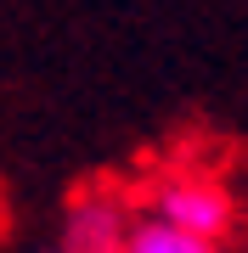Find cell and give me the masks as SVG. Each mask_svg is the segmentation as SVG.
Returning a JSON list of instances; mask_svg holds the SVG:
<instances>
[{
  "label": "cell",
  "mask_w": 248,
  "mask_h": 253,
  "mask_svg": "<svg viewBox=\"0 0 248 253\" xmlns=\"http://www.w3.org/2000/svg\"><path fill=\"white\" fill-rule=\"evenodd\" d=\"M147 214L169 219V225L203 236L209 248H220L231 231H237V197L214 180V174H198V169H181V174H164L152 191H147Z\"/></svg>",
  "instance_id": "cell-1"
},
{
  "label": "cell",
  "mask_w": 248,
  "mask_h": 253,
  "mask_svg": "<svg viewBox=\"0 0 248 253\" xmlns=\"http://www.w3.org/2000/svg\"><path fill=\"white\" fill-rule=\"evenodd\" d=\"M130 231V203L119 191H79L62 214V242L68 253H124Z\"/></svg>",
  "instance_id": "cell-2"
},
{
  "label": "cell",
  "mask_w": 248,
  "mask_h": 253,
  "mask_svg": "<svg viewBox=\"0 0 248 253\" xmlns=\"http://www.w3.org/2000/svg\"><path fill=\"white\" fill-rule=\"evenodd\" d=\"M124 253H214L203 236L169 225L158 214H130V231H124Z\"/></svg>",
  "instance_id": "cell-3"
}]
</instances>
